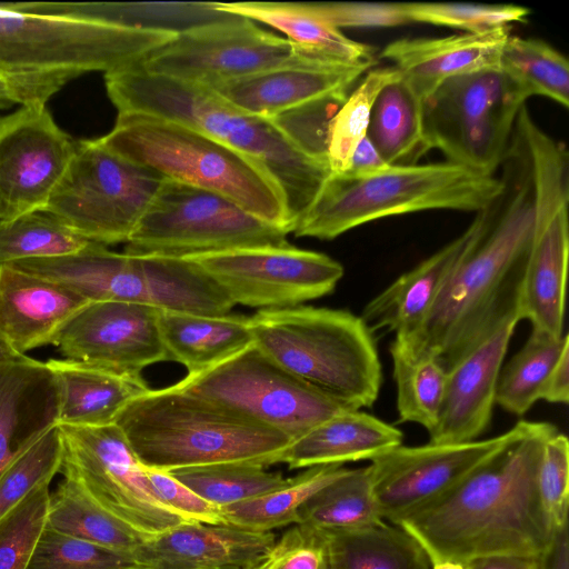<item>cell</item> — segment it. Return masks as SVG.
I'll return each instance as SVG.
<instances>
[{"label":"cell","instance_id":"4fadbf2b","mask_svg":"<svg viewBox=\"0 0 569 569\" xmlns=\"http://www.w3.org/2000/svg\"><path fill=\"white\" fill-rule=\"evenodd\" d=\"M292 440L347 408L303 382L254 343L174 383Z\"/></svg>","mask_w":569,"mask_h":569},{"label":"cell","instance_id":"7c38bea8","mask_svg":"<svg viewBox=\"0 0 569 569\" xmlns=\"http://www.w3.org/2000/svg\"><path fill=\"white\" fill-rule=\"evenodd\" d=\"M163 179L112 152L99 138L77 140L73 157L43 210L89 241L126 243Z\"/></svg>","mask_w":569,"mask_h":569},{"label":"cell","instance_id":"6da1fadb","mask_svg":"<svg viewBox=\"0 0 569 569\" xmlns=\"http://www.w3.org/2000/svg\"><path fill=\"white\" fill-rule=\"evenodd\" d=\"M503 189L445 282L420 328L399 338L448 371L509 321L518 308L533 227L531 167L520 134L502 161Z\"/></svg>","mask_w":569,"mask_h":569},{"label":"cell","instance_id":"484cf974","mask_svg":"<svg viewBox=\"0 0 569 569\" xmlns=\"http://www.w3.org/2000/svg\"><path fill=\"white\" fill-rule=\"evenodd\" d=\"M8 266L61 284L89 302L149 306L142 257L118 253L98 242L90 241L71 254L28 259Z\"/></svg>","mask_w":569,"mask_h":569},{"label":"cell","instance_id":"f6af8a7d","mask_svg":"<svg viewBox=\"0 0 569 569\" xmlns=\"http://www.w3.org/2000/svg\"><path fill=\"white\" fill-rule=\"evenodd\" d=\"M49 485L34 488L0 519V569H28L47 525Z\"/></svg>","mask_w":569,"mask_h":569},{"label":"cell","instance_id":"e575fe53","mask_svg":"<svg viewBox=\"0 0 569 569\" xmlns=\"http://www.w3.org/2000/svg\"><path fill=\"white\" fill-rule=\"evenodd\" d=\"M46 528L131 555L147 539L66 478L50 495Z\"/></svg>","mask_w":569,"mask_h":569},{"label":"cell","instance_id":"b9f144b4","mask_svg":"<svg viewBox=\"0 0 569 569\" xmlns=\"http://www.w3.org/2000/svg\"><path fill=\"white\" fill-rule=\"evenodd\" d=\"M89 242L47 210L0 219V266L71 254Z\"/></svg>","mask_w":569,"mask_h":569},{"label":"cell","instance_id":"6f0895ef","mask_svg":"<svg viewBox=\"0 0 569 569\" xmlns=\"http://www.w3.org/2000/svg\"><path fill=\"white\" fill-rule=\"evenodd\" d=\"M545 569H569L568 525L557 529L552 545L545 555Z\"/></svg>","mask_w":569,"mask_h":569},{"label":"cell","instance_id":"7402d4cb","mask_svg":"<svg viewBox=\"0 0 569 569\" xmlns=\"http://www.w3.org/2000/svg\"><path fill=\"white\" fill-rule=\"evenodd\" d=\"M371 68L348 63L284 68L202 86L244 112L271 119L312 100L348 94L349 88Z\"/></svg>","mask_w":569,"mask_h":569},{"label":"cell","instance_id":"74e56055","mask_svg":"<svg viewBox=\"0 0 569 569\" xmlns=\"http://www.w3.org/2000/svg\"><path fill=\"white\" fill-rule=\"evenodd\" d=\"M368 466L347 471L315 493L300 509L298 523L342 531L382 523Z\"/></svg>","mask_w":569,"mask_h":569},{"label":"cell","instance_id":"11a10c76","mask_svg":"<svg viewBox=\"0 0 569 569\" xmlns=\"http://www.w3.org/2000/svg\"><path fill=\"white\" fill-rule=\"evenodd\" d=\"M542 400L567 405L569 400V346L566 347L553 365L542 395Z\"/></svg>","mask_w":569,"mask_h":569},{"label":"cell","instance_id":"9a60e30c","mask_svg":"<svg viewBox=\"0 0 569 569\" xmlns=\"http://www.w3.org/2000/svg\"><path fill=\"white\" fill-rule=\"evenodd\" d=\"M57 426L62 440L60 472L100 507L144 538L186 521L156 498L142 463L116 423Z\"/></svg>","mask_w":569,"mask_h":569},{"label":"cell","instance_id":"db71d44e","mask_svg":"<svg viewBox=\"0 0 569 569\" xmlns=\"http://www.w3.org/2000/svg\"><path fill=\"white\" fill-rule=\"evenodd\" d=\"M390 167L366 136L355 149L349 168L343 176L367 178L383 172Z\"/></svg>","mask_w":569,"mask_h":569},{"label":"cell","instance_id":"4316f807","mask_svg":"<svg viewBox=\"0 0 569 569\" xmlns=\"http://www.w3.org/2000/svg\"><path fill=\"white\" fill-rule=\"evenodd\" d=\"M57 421V387L46 362L27 357L1 363L0 476Z\"/></svg>","mask_w":569,"mask_h":569},{"label":"cell","instance_id":"603a6c76","mask_svg":"<svg viewBox=\"0 0 569 569\" xmlns=\"http://www.w3.org/2000/svg\"><path fill=\"white\" fill-rule=\"evenodd\" d=\"M485 217L486 209L477 212L460 236L367 302L360 317L373 336L377 331L387 330L406 339L420 328L453 268L476 238Z\"/></svg>","mask_w":569,"mask_h":569},{"label":"cell","instance_id":"7dc6e473","mask_svg":"<svg viewBox=\"0 0 569 569\" xmlns=\"http://www.w3.org/2000/svg\"><path fill=\"white\" fill-rule=\"evenodd\" d=\"M28 569H141L133 555L44 528Z\"/></svg>","mask_w":569,"mask_h":569},{"label":"cell","instance_id":"8fae6325","mask_svg":"<svg viewBox=\"0 0 569 569\" xmlns=\"http://www.w3.org/2000/svg\"><path fill=\"white\" fill-rule=\"evenodd\" d=\"M525 103L499 68L452 77L422 99L427 140L447 161L493 174L508 152Z\"/></svg>","mask_w":569,"mask_h":569},{"label":"cell","instance_id":"d590c367","mask_svg":"<svg viewBox=\"0 0 569 569\" xmlns=\"http://www.w3.org/2000/svg\"><path fill=\"white\" fill-rule=\"evenodd\" d=\"M340 465L316 466L269 493L221 508L224 525L253 531H272L298 523L301 507L319 490L342 476Z\"/></svg>","mask_w":569,"mask_h":569},{"label":"cell","instance_id":"ee69618b","mask_svg":"<svg viewBox=\"0 0 569 569\" xmlns=\"http://www.w3.org/2000/svg\"><path fill=\"white\" fill-rule=\"evenodd\" d=\"M62 440L52 427L17 456L0 476V519L28 493L60 472Z\"/></svg>","mask_w":569,"mask_h":569},{"label":"cell","instance_id":"52a82bcc","mask_svg":"<svg viewBox=\"0 0 569 569\" xmlns=\"http://www.w3.org/2000/svg\"><path fill=\"white\" fill-rule=\"evenodd\" d=\"M99 140L164 179L219 193L291 232L284 197L263 167L200 131L148 113L120 112L113 129Z\"/></svg>","mask_w":569,"mask_h":569},{"label":"cell","instance_id":"bcb514c9","mask_svg":"<svg viewBox=\"0 0 569 569\" xmlns=\"http://www.w3.org/2000/svg\"><path fill=\"white\" fill-rule=\"evenodd\" d=\"M409 22H423L480 33L515 22H525L530 14L526 7L515 4H480L465 2H405Z\"/></svg>","mask_w":569,"mask_h":569},{"label":"cell","instance_id":"91938a15","mask_svg":"<svg viewBox=\"0 0 569 569\" xmlns=\"http://www.w3.org/2000/svg\"><path fill=\"white\" fill-rule=\"evenodd\" d=\"M432 569H465V566L460 562L441 561L433 563Z\"/></svg>","mask_w":569,"mask_h":569},{"label":"cell","instance_id":"680465c9","mask_svg":"<svg viewBox=\"0 0 569 569\" xmlns=\"http://www.w3.org/2000/svg\"><path fill=\"white\" fill-rule=\"evenodd\" d=\"M28 356L18 353L10 346H8L0 337V365L13 361H20L26 359Z\"/></svg>","mask_w":569,"mask_h":569},{"label":"cell","instance_id":"f35d334b","mask_svg":"<svg viewBox=\"0 0 569 569\" xmlns=\"http://www.w3.org/2000/svg\"><path fill=\"white\" fill-rule=\"evenodd\" d=\"M499 69L526 100L542 96L568 108L569 63L546 41L510 34L500 54Z\"/></svg>","mask_w":569,"mask_h":569},{"label":"cell","instance_id":"ab89813d","mask_svg":"<svg viewBox=\"0 0 569 569\" xmlns=\"http://www.w3.org/2000/svg\"><path fill=\"white\" fill-rule=\"evenodd\" d=\"M399 421L433 428L445 390L447 370L432 356L415 353L397 337L390 346Z\"/></svg>","mask_w":569,"mask_h":569},{"label":"cell","instance_id":"9c48e42d","mask_svg":"<svg viewBox=\"0 0 569 569\" xmlns=\"http://www.w3.org/2000/svg\"><path fill=\"white\" fill-rule=\"evenodd\" d=\"M516 130L528 152L533 186V227L518 319L552 337L563 336L569 253V157L523 106Z\"/></svg>","mask_w":569,"mask_h":569},{"label":"cell","instance_id":"1f68e13d","mask_svg":"<svg viewBox=\"0 0 569 569\" xmlns=\"http://www.w3.org/2000/svg\"><path fill=\"white\" fill-rule=\"evenodd\" d=\"M218 11L259 21L288 36L301 48L330 61L376 63V49L355 41L309 12L302 2H214Z\"/></svg>","mask_w":569,"mask_h":569},{"label":"cell","instance_id":"c3c4849f","mask_svg":"<svg viewBox=\"0 0 569 569\" xmlns=\"http://www.w3.org/2000/svg\"><path fill=\"white\" fill-rule=\"evenodd\" d=\"M347 96H329L302 103L274 116L271 121L302 153L328 163L330 122Z\"/></svg>","mask_w":569,"mask_h":569},{"label":"cell","instance_id":"f5cc1de1","mask_svg":"<svg viewBox=\"0 0 569 569\" xmlns=\"http://www.w3.org/2000/svg\"><path fill=\"white\" fill-rule=\"evenodd\" d=\"M143 467L156 498L186 521L224 525L221 508L207 501L169 471Z\"/></svg>","mask_w":569,"mask_h":569},{"label":"cell","instance_id":"e0dca14e","mask_svg":"<svg viewBox=\"0 0 569 569\" xmlns=\"http://www.w3.org/2000/svg\"><path fill=\"white\" fill-rule=\"evenodd\" d=\"M508 431L461 443L400 445L368 466L381 518L395 522L450 491L502 450L518 433Z\"/></svg>","mask_w":569,"mask_h":569},{"label":"cell","instance_id":"277c9868","mask_svg":"<svg viewBox=\"0 0 569 569\" xmlns=\"http://www.w3.org/2000/svg\"><path fill=\"white\" fill-rule=\"evenodd\" d=\"M176 36L24 13L0 2V82L14 104L46 106L71 80L134 66Z\"/></svg>","mask_w":569,"mask_h":569},{"label":"cell","instance_id":"4dcf8cb0","mask_svg":"<svg viewBox=\"0 0 569 569\" xmlns=\"http://www.w3.org/2000/svg\"><path fill=\"white\" fill-rule=\"evenodd\" d=\"M159 327L168 360L188 373L210 368L253 343L249 318L160 310Z\"/></svg>","mask_w":569,"mask_h":569},{"label":"cell","instance_id":"8d00e7d4","mask_svg":"<svg viewBox=\"0 0 569 569\" xmlns=\"http://www.w3.org/2000/svg\"><path fill=\"white\" fill-rule=\"evenodd\" d=\"M568 346V335L556 338L531 329L523 346L500 369L496 405L511 415L523 416L542 399L549 373Z\"/></svg>","mask_w":569,"mask_h":569},{"label":"cell","instance_id":"9f6ffc18","mask_svg":"<svg viewBox=\"0 0 569 569\" xmlns=\"http://www.w3.org/2000/svg\"><path fill=\"white\" fill-rule=\"evenodd\" d=\"M465 569H545V556L498 555L476 558Z\"/></svg>","mask_w":569,"mask_h":569},{"label":"cell","instance_id":"816d5d0a","mask_svg":"<svg viewBox=\"0 0 569 569\" xmlns=\"http://www.w3.org/2000/svg\"><path fill=\"white\" fill-rule=\"evenodd\" d=\"M303 7L340 29L388 28L409 23L405 2H302Z\"/></svg>","mask_w":569,"mask_h":569},{"label":"cell","instance_id":"2e32d148","mask_svg":"<svg viewBox=\"0 0 569 569\" xmlns=\"http://www.w3.org/2000/svg\"><path fill=\"white\" fill-rule=\"evenodd\" d=\"M234 305L260 310L300 306L331 293L345 269L331 257L292 247H264L188 257Z\"/></svg>","mask_w":569,"mask_h":569},{"label":"cell","instance_id":"44dd1931","mask_svg":"<svg viewBox=\"0 0 569 569\" xmlns=\"http://www.w3.org/2000/svg\"><path fill=\"white\" fill-rule=\"evenodd\" d=\"M276 541L272 531L183 521L132 553L141 569H250Z\"/></svg>","mask_w":569,"mask_h":569},{"label":"cell","instance_id":"ffe728a7","mask_svg":"<svg viewBox=\"0 0 569 569\" xmlns=\"http://www.w3.org/2000/svg\"><path fill=\"white\" fill-rule=\"evenodd\" d=\"M518 321H509L447 371L432 443L478 440L490 425L500 369Z\"/></svg>","mask_w":569,"mask_h":569},{"label":"cell","instance_id":"d4e9b609","mask_svg":"<svg viewBox=\"0 0 569 569\" xmlns=\"http://www.w3.org/2000/svg\"><path fill=\"white\" fill-rule=\"evenodd\" d=\"M88 302L61 284L0 266V337L18 353L50 345Z\"/></svg>","mask_w":569,"mask_h":569},{"label":"cell","instance_id":"ba28073f","mask_svg":"<svg viewBox=\"0 0 569 569\" xmlns=\"http://www.w3.org/2000/svg\"><path fill=\"white\" fill-rule=\"evenodd\" d=\"M502 189L500 178L449 161L391 166L367 178L331 173L291 232L331 240L392 216L435 209L479 212L489 208Z\"/></svg>","mask_w":569,"mask_h":569},{"label":"cell","instance_id":"ac0fdd59","mask_svg":"<svg viewBox=\"0 0 569 569\" xmlns=\"http://www.w3.org/2000/svg\"><path fill=\"white\" fill-rule=\"evenodd\" d=\"M74 149L46 106L0 117V219L43 210Z\"/></svg>","mask_w":569,"mask_h":569},{"label":"cell","instance_id":"5b68a950","mask_svg":"<svg viewBox=\"0 0 569 569\" xmlns=\"http://www.w3.org/2000/svg\"><path fill=\"white\" fill-rule=\"evenodd\" d=\"M114 423L139 461L172 471L222 462L278 463L292 439L174 385L143 392Z\"/></svg>","mask_w":569,"mask_h":569},{"label":"cell","instance_id":"d6986e66","mask_svg":"<svg viewBox=\"0 0 569 569\" xmlns=\"http://www.w3.org/2000/svg\"><path fill=\"white\" fill-rule=\"evenodd\" d=\"M160 310L123 301L88 302L58 331L51 343L64 359L132 378L168 356L159 327Z\"/></svg>","mask_w":569,"mask_h":569},{"label":"cell","instance_id":"7bdbcfd3","mask_svg":"<svg viewBox=\"0 0 569 569\" xmlns=\"http://www.w3.org/2000/svg\"><path fill=\"white\" fill-rule=\"evenodd\" d=\"M400 76L395 67L370 69L332 118L328 133V163L333 174L347 172L352 153L366 137L379 91Z\"/></svg>","mask_w":569,"mask_h":569},{"label":"cell","instance_id":"3957f363","mask_svg":"<svg viewBox=\"0 0 569 569\" xmlns=\"http://www.w3.org/2000/svg\"><path fill=\"white\" fill-rule=\"evenodd\" d=\"M107 93L120 112H140L179 122L253 159L280 188L291 223L311 207L329 164L296 148L271 119L244 112L208 87L130 66L104 73Z\"/></svg>","mask_w":569,"mask_h":569},{"label":"cell","instance_id":"836d02e7","mask_svg":"<svg viewBox=\"0 0 569 569\" xmlns=\"http://www.w3.org/2000/svg\"><path fill=\"white\" fill-rule=\"evenodd\" d=\"M331 569H431L420 542L398 526L385 522L326 531Z\"/></svg>","mask_w":569,"mask_h":569},{"label":"cell","instance_id":"d6a6232c","mask_svg":"<svg viewBox=\"0 0 569 569\" xmlns=\"http://www.w3.org/2000/svg\"><path fill=\"white\" fill-rule=\"evenodd\" d=\"M366 136L390 166L417 164L431 150L423 128L422 99L401 74L379 91Z\"/></svg>","mask_w":569,"mask_h":569},{"label":"cell","instance_id":"cb8c5ba5","mask_svg":"<svg viewBox=\"0 0 569 569\" xmlns=\"http://www.w3.org/2000/svg\"><path fill=\"white\" fill-rule=\"evenodd\" d=\"M511 27L442 38L399 39L380 58L392 62L401 77L423 99L445 80L483 69L499 68Z\"/></svg>","mask_w":569,"mask_h":569},{"label":"cell","instance_id":"f907efd6","mask_svg":"<svg viewBox=\"0 0 569 569\" xmlns=\"http://www.w3.org/2000/svg\"><path fill=\"white\" fill-rule=\"evenodd\" d=\"M569 441L556 431L545 442L539 469L538 489L555 527L568 525Z\"/></svg>","mask_w":569,"mask_h":569},{"label":"cell","instance_id":"8992f818","mask_svg":"<svg viewBox=\"0 0 569 569\" xmlns=\"http://www.w3.org/2000/svg\"><path fill=\"white\" fill-rule=\"evenodd\" d=\"M249 321L253 343L303 382L350 409L377 400L382 368L360 316L296 306L259 310Z\"/></svg>","mask_w":569,"mask_h":569},{"label":"cell","instance_id":"60d3db41","mask_svg":"<svg viewBox=\"0 0 569 569\" xmlns=\"http://www.w3.org/2000/svg\"><path fill=\"white\" fill-rule=\"evenodd\" d=\"M207 501L222 508L286 486L291 478L254 462H222L169 471Z\"/></svg>","mask_w":569,"mask_h":569},{"label":"cell","instance_id":"5bb4252c","mask_svg":"<svg viewBox=\"0 0 569 569\" xmlns=\"http://www.w3.org/2000/svg\"><path fill=\"white\" fill-rule=\"evenodd\" d=\"M340 63L232 14L177 34L137 66L147 72L209 84L277 69Z\"/></svg>","mask_w":569,"mask_h":569},{"label":"cell","instance_id":"83f0119b","mask_svg":"<svg viewBox=\"0 0 569 569\" xmlns=\"http://www.w3.org/2000/svg\"><path fill=\"white\" fill-rule=\"evenodd\" d=\"M402 439L395 426L359 409H347L292 440L278 463L296 469L371 461L402 445Z\"/></svg>","mask_w":569,"mask_h":569},{"label":"cell","instance_id":"30bf717a","mask_svg":"<svg viewBox=\"0 0 569 569\" xmlns=\"http://www.w3.org/2000/svg\"><path fill=\"white\" fill-rule=\"evenodd\" d=\"M288 232L219 193L163 179L126 242L124 253L188 258L284 247Z\"/></svg>","mask_w":569,"mask_h":569},{"label":"cell","instance_id":"7a4b0ae2","mask_svg":"<svg viewBox=\"0 0 569 569\" xmlns=\"http://www.w3.org/2000/svg\"><path fill=\"white\" fill-rule=\"evenodd\" d=\"M558 429L519 421L517 436L455 488L393 525L416 538L431 563L476 558L545 556L557 528L538 489L546 440Z\"/></svg>","mask_w":569,"mask_h":569},{"label":"cell","instance_id":"f546056e","mask_svg":"<svg viewBox=\"0 0 569 569\" xmlns=\"http://www.w3.org/2000/svg\"><path fill=\"white\" fill-rule=\"evenodd\" d=\"M24 13L66 18L139 30L167 31L176 34L226 20L232 14L218 11L214 2H57L23 1Z\"/></svg>","mask_w":569,"mask_h":569},{"label":"cell","instance_id":"681fc988","mask_svg":"<svg viewBox=\"0 0 569 569\" xmlns=\"http://www.w3.org/2000/svg\"><path fill=\"white\" fill-rule=\"evenodd\" d=\"M250 569H331L327 532L296 523Z\"/></svg>","mask_w":569,"mask_h":569},{"label":"cell","instance_id":"f1b7e54d","mask_svg":"<svg viewBox=\"0 0 569 569\" xmlns=\"http://www.w3.org/2000/svg\"><path fill=\"white\" fill-rule=\"evenodd\" d=\"M58 393L57 425L99 427L114 423L121 410L148 391L132 378L81 361L49 359Z\"/></svg>","mask_w":569,"mask_h":569}]
</instances>
